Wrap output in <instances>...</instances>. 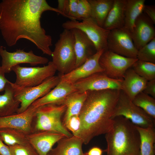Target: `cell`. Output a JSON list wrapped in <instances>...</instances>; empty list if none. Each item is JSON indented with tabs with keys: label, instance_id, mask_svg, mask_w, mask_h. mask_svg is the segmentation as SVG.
<instances>
[{
	"label": "cell",
	"instance_id": "1",
	"mask_svg": "<svg viewBox=\"0 0 155 155\" xmlns=\"http://www.w3.org/2000/svg\"><path fill=\"white\" fill-rule=\"evenodd\" d=\"M47 11H55L66 17L57 8L45 0H2L0 2V31L7 45H15L24 38L33 43L44 54L51 56V36L42 27L40 18Z\"/></svg>",
	"mask_w": 155,
	"mask_h": 155
},
{
	"label": "cell",
	"instance_id": "2",
	"mask_svg": "<svg viewBox=\"0 0 155 155\" xmlns=\"http://www.w3.org/2000/svg\"><path fill=\"white\" fill-rule=\"evenodd\" d=\"M121 90L87 91L86 98L79 117L80 126L74 136L87 144L95 137L105 134L113 123L112 115Z\"/></svg>",
	"mask_w": 155,
	"mask_h": 155
},
{
	"label": "cell",
	"instance_id": "3",
	"mask_svg": "<svg viewBox=\"0 0 155 155\" xmlns=\"http://www.w3.org/2000/svg\"><path fill=\"white\" fill-rule=\"evenodd\" d=\"M113 119L110 130L105 134L107 155H140V137L136 126L122 117Z\"/></svg>",
	"mask_w": 155,
	"mask_h": 155
},
{
	"label": "cell",
	"instance_id": "4",
	"mask_svg": "<svg viewBox=\"0 0 155 155\" xmlns=\"http://www.w3.org/2000/svg\"><path fill=\"white\" fill-rule=\"evenodd\" d=\"M74 38L71 30L64 29L55 44L51 55L52 62L61 75L75 68L76 58L74 48Z\"/></svg>",
	"mask_w": 155,
	"mask_h": 155
},
{
	"label": "cell",
	"instance_id": "5",
	"mask_svg": "<svg viewBox=\"0 0 155 155\" xmlns=\"http://www.w3.org/2000/svg\"><path fill=\"white\" fill-rule=\"evenodd\" d=\"M66 109L64 104H48L37 108L34 132L51 131L62 133L66 137L72 136L61 120Z\"/></svg>",
	"mask_w": 155,
	"mask_h": 155
},
{
	"label": "cell",
	"instance_id": "6",
	"mask_svg": "<svg viewBox=\"0 0 155 155\" xmlns=\"http://www.w3.org/2000/svg\"><path fill=\"white\" fill-rule=\"evenodd\" d=\"M122 116L136 126L143 128L154 127L155 119L135 105L122 90L115 106L111 118Z\"/></svg>",
	"mask_w": 155,
	"mask_h": 155
},
{
	"label": "cell",
	"instance_id": "7",
	"mask_svg": "<svg viewBox=\"0 0 155 155\" xmlns=\"http://www.w3.org/2000/svg\"><path fill=\"white\" fill-rule=\"evenodd\" d=\"M60 81L59 76H53L36 86L23 87L9 82L14 92L15 98L20 103L17 113L26 111L35 101L48 93Z\"/></svg>",
	"mask_w": 155,
	"mask_h": 155
},
{
	"label": "cell",
	"instance_id": "8",
	"mask_svg": "<svg viewBox=\"0 0 155 155\" xmlns=\"http://www.w3.org/2000/svg\"><path fill=\"white\" fill-rule=\"evenodd\" d=\"M12 71L16 75L14 83L21 87H29L39 85L55 75L57 69L52 61L42 67H24L19 65L13 67Z\"/></svg>",
	"mask_w": 155,
	"mask_h": 155
},
{
	"label": "cell",
	"instance_id": "9",
	"mask_svg": "<svg viewBox=\"0 0 155 155\" xmlns=\"http://www.w3.org/2000/svg\"><path fill=\"white\" fill-rule=\"evenodd\" d=\"M64 29L76 28L83 32L94 44L97 51L107 50V39L110 31L99 26L91 18L82 22L68 20L62 24Z\"/></svg>",
	"mask_w": 155,
	"mask_h": 155
},
{
	"label": "cell",
	"instance_id": "10",
	"mask_svg": "<svg viewBox=\"0 0 155 155\" xmlns=\"http://www.w3.org/2000/svg\"><path fill=\"white\" fill-rule=\"evenodd\" d=\"M137 60L122 56L107 49L101 55L99 62L103 72L107 76L123 79L126 71Z\"/></svg>",
	"mask_w": 155,
	"mask_h": 155
},
{
	"label": "cell",
	"instance_id": "11",
	"mask_svg": "<svg viewBox=\"0 0 155 155\" xmlns=\"http://www.w3.org/2000/svg\"><path fill=\"white\" fill-rule=\"evenodd\" d=\"M107 49L125 57L137 59L138 50L131 33L123 27L110 31L107 39Z\"/></svg>",
	"mask_w": 155,
	"mask_h": 155
},
{
	"label": "cell",
	"instance_id": "12",
	"mask_svg": "<svg viewBox=\"0 0 155 155\" xmlns=\"http://www.w3.org/2000/svg\"><path fill=\"white\" fill-rule=\"evenodd\" d=\"M0 56L1 57V67L5 73H9L13 67L22 63H28L32 66L48 63V58L35 55L32 50L26 52L17 49L16 51H7L0 45Z\"/></svg>",
	"mask_w": 155,
	"mask_h": 155
},
{
	"label": "cell",
	"instance_id": "13",
	"mask_svg": "<svg viewBox=\"0 0 155 155\" xmlns=\"http://www.w3.org/2000/svg\"><path fill=\"white\" fill-rule=\"evenodd\" d=\"M123 79L109 77L103 72L93 74L73 83L77 91L85 92L107 89L121 90Z\"/></svg>",
	"mask_w": 155,
	"mask_h": 155
},
{
	"label": "cell",
	"instance_id": "14",
	"mask_svg": "<svg viewBox=\"0 0 155 155\" xmlns=\"http://www.w3.org/2000/svg\"><path fill=\"white\" fill-rule=\"evenodd\" d=\"M37 108L31 105L22 113L0 117V129L13 128L20 131L26 134L33 132L32 123Z\"/></svg>",
	"mask_w": 155,
	"mask_h": 155
},
{
	"label": "cell",
	"instance_id": "15",
	"mask_svg": "<svg viewBox=\"0 0 155 155\" xmlns=\"http://www.w3.org/2000/svg\"><path fill=\"white\" fill-rule=\"evenodd\" d=\"M104 51L102 49L97 51L80 66L67 73L60 75V80L73 84L78 80L94 73L103 72L99 61L100 56Z\"/></svg>",
	"mask_w": 155,
	"mask_h": 155
},
{
	"label": "cell",
	"instance_id": "16",
	"mask_svg": "<svg viewBox=\"0 0 155 155\" xmlns=\"http://www.w3.org/2000/svg\"><path fill=\"white\" fill-rule=\"evenodd\" d=\"M154 24L143 12L136 19L131 34L134 45L137 50L155 38Z\"/></svg>",
	"mask_w": 155,
	"mask_h": 155
},
{
	"label": "cell",
	"instance_id": "17",
	"mask_svg": "<svg viewBox=\"0 0 155 155\" xmlns=\"http://www.w3.org/2000/svg\"><path fill=\"white\" fill-rule=\"evenodd\" d=\"M26 136L28 143L39 155H47L56 143L66 137L62 133L51 131L34 132Z\"/></svg>",
	"mask_w": 155,
	"mask_h": 155
},
{
	"label": "cell",
	"instance_id": "18",
	"mask_svg": "<svg viewBox=\"0 0 155 155\" xmlns=\"http://www.w3.org/2000/svg\"><path fill=\"white\" fill-rule=\"evenodd\" d=\"M76 91L73 84L60 80L48 93L35 101L31 105L37 108L48 104H61L68 95Z\"/></svg>",
	"mask_w": 155,
	"mask_h": 155
},
{
	"label": "cell",
	"instance_id": "19",
	"mask_svg": "<svg viewBox=\"0 0 155 155\" xmlns=\"http://www.w3.org/2000/svg\"><path fill=\"white\" fill-rule=\"evenodd\" d=\"M71 30L74 38V48L76 58V68L83 64L97 51L93 43L83 32L76 28Z\"/></svg>",
	"mask_w": 155,
	"mask_h": 155
},
{
	"label": "cell",
	"instance_id": "20",
	"mask_svg": "<svg viewBox=\"0 0 155 155\" xmlns=\"http://www.w3.org/2000/svg\"><path fill=\"white\" fill-rule=\"evenodd\" d=\"M148 81L136 73L131 67L125 74L121 90L132 101L137 94L143 91Z\"/></svg>",
	"mask_w": 155,
	"mask_h": 155
},
{
	"label": "cell",
	"instance_id": "21",
	"mask_svg": "<svg viewBox=\"0 0 155 155\" xmlns=\"http://www.w3.org/2000/svg\"><path fill=\"white\" fill-rule=\"evenodd\" d=\"M83 142L80 138L74 135L61 139L56 147L52 148L49 155H84L82 146Z\"/></svg>",
	"mask_w": 155,
	"mask_h": 155
},
{
	"label": "cell",
	"instance_id": "22",
	"mask_svg": "<svg viewBox=\"0 0 155 155\" xmlns=\"http://www.w3.org/2000/svg\"><path fill=\"white\" fill-rule=\"evenodd\" d=\"M127 0H114L103 28L111 30L123 27Z\"/></svg>",
	"mask_w": 155,
	"mask_h": 155
},
{
	"label": "cell",
	"instance_id": "23",
	"mask_svg": "<svg viewBox=\"0 0 155 155\" xmlns=\"http://www.w3.org/2000/svg\"><path fill=\"white\" fill-rule=\"evenodd\" d=\"M87 94V91H76L68 95L65 98L62 103L66 107L63 123L64 126L71 117L79 115Z\"/></svg>",
	"mask_w": 155,
	"mask_h": 155
},
{
	"label": "cell",
	"instance_id": "24",
	"mask_svg": "<svg viewBox=\"0 0 155 155\" xmlns=\"http://www.w3.org/2000/svg\"><path fill=\"white\" fill-rule=\"evenodd\" d=\"M9 81L3 94H0V117L17 113L20 103L14 97L13 89Z\"/></svg>",
	"mask_w": 155,
	"mask_h": 155
},
{
	"label": "cell",
	"instance_id": "25",
	"mask_svg": "<svg viewBox=\"0 0 155 155\" xmlns=\"http://www.w3.org/2000/svg\"><path fill=\"white\" fill-rule=\"evenodd\" d=\"M91 6V17L100 27L104 24L114 0H88Z\"/></svg>",
	"mask_w": 155,
	"mask_h": 155
},
{
	"label": "cell",
	"instance_id": "26",
	"mask_svg": "<svg viewBox=\"0 0 155 155\" xmlns=\"http://www.w3.org/2000/svg\"><path fill=\"white\" fill-rule=\"evenodd\" d=\"M145 2V0H127L123 28L131 33L136 19L143 12Z\"/></svg>",
	"mask_w": 155,
	"mask_h": 155
},
{
	"label": "cell",
	"instance_id": "27",
	"mask_svg": "<svg viewBox=\"0 0 155 155\" xmlns=\"http://www.w3.org/2000/svg\"><path fill=\"white\" fill-rule=\"evenodd\" d=\"M136 127L140 137V155H155L154 127L143 128Z\"/></svg>",
	"mask_w": 155,
	"mask_h": 155
},
{
	"label": "cell",
	"instance_id": "28",
	"mask_svg": "<svg viewBox=\"0 0 155 155\" xmlns=\"http://www.w3.org/2000/svg\"><path fill=\"white\" fill-rule=\"evenodd\" d=\"M27 134L18 130L10 128L0 129V137L9 146L25 145L28 143Z\"/></svg>",
	"mask_w": 155,
	"mask_h": 155
},
{
	"label": "cell",
	"instance_id": "29",
	"mask_svg": "<svg viewBox=\"0 0 155 155\" xmlns=\"http://www.w3.org/2000/svg\"><path fill=\"white\" fill-rule=\"evenodd\" d=\"M132 101L135 105L155 119V98L142 92L137 94Z\"/></svg>",
	"mask_w": 155,
	"mask_h": 155
},
{
	"label": "cell",
	"instance_id": "30",
	"mask_svg": "<svg viewBox=\"0 0 155 155\" xmlns=\"http://www.w3.org/2000/svg\"><path fill=\"white\" fill-rule=\"evenodd\" d=\"M135 72L148 81L155 79V64L137 60L131 67Z\"/></svg>",
	"mask_w": 155,
	"mask_h": 155
},
{
	"label": "cell",
	"instance_id": "31",
	"mask_svg": "<svg viewBox=\"0 0 155 155\" xmlns=\"http://www.w3.org/2000/svg\"><path fill=\"white\" fill-rule=\"evenodd\" d=\"M138 60L155 64V38L138 50Z\"/></svg>",
	"mask_w": 155,
	"mask_h": 155
},
{
	"label": "cell",
	"instance_id": "32",
	"mask_svg": "<svg viewBox=\"0 0 155 155\" xmlns=\"http://www.w3.org/2000/svg\"><path fill=\"white\" fill-rule=\"evenodd\" d=\"M57 8L71 20H76L78 0H58Z\"/></svg>",
	"mask_w": 155,
	"mask_h": 155
},
{
	"label": "cell",
	"instance_id": "33",
	"mask_svg": "<svg viewBox=\"0 0 155 155\" xmlns=\"http://www.w3.org/2000/svg\"><path fill=\"white\" fill-rule=\"evenodd\" d=\"M9 147L12 155H39L29 143Z\"/></svg>",
	"mask_w": 155,
	"mask_h": 155
},
{
	"label": "cell",
	"instance_id": "34",
	"mask_svg": "<svg viewBox=\"0 0 155 155\" xmlns=\"http://www.w3.org/2000/svg\"><path fill=\"white\" fill-rule=\"evenodd\" d=\"M91 6L88 0H78L76 19L82 20L90 18Z\"/></svg>",
	"mask_w": 155,
	"mask_h": 155
},
{
	"label": "cell",
	"instance_id": "35",
	"mask_svg": "<svg viewBox=\"0 0 155 155\" xmlns=\"http://www.w3.org/2000/svg\"><path fill=\"white\" fill-rule=\"evenodd\" d=\"M80 126V121L79 115L71 117L64 125L67 129L71 131L73 135H75L78 133Z\"/></svg>",
	"mask_w": 155,
	"mask_h": 155
},
{
	"label": "cell",
	"instance_id": "36",
	"mask_svg": "<svg viewBox=\"0 0 155 155\" xmlns=\"http://www.w3.org/2000/svg\"><path fill=\"white\" fill-rule=\"evenodd\" d=\"M143 92L155 98V79L148 81Z\"/></svg>",
	"mask_w": 155,
	"mask_h": 155
},
{
	"label": "cell",
	"instance_id": "37",
	"mask_svg": "<svg viewBox=\"0 0 155 155\" xmlns=\"http://www.w3.org/2000/svg\"><path fill=\"white\" fill-rule=\"evenodd\" d=\"M143 11L155 24V7L152 5H145Z\"/></svg>",
	"mask_w": 155,
	"mask_h": 155
},
{
	"label": "cell",
	"instance_id": "38",
	"mask_svg": "<svg viewBox=\"0 0 155 155\" xmlns=\"http://www.w3.org/2000/svg\"><path fill=\"white\" fill-rule=\"evenodd\" d=\"M5 72L0 66V92L4 91L7 84L9 81L5 78Z\"/></svg>",
	"mask_w": 155,
	"mask_h": 155
},
{
	"label": "cell",
	"instance_id": "39",
	"mask_svg": "<svg viewBox=\"0 0 155 155\" xmlns=\"http://www.w3.org/2000/svg\"><path fill=\"white\" fill-rule=\"evenodd\" d=\"M0 155H12L9 147L3 142L0 137Z\"/></svg>",
	"mask_w": 155,
	"mask_h": 155
},
{
	"label": "cell",
	"instance_id": "40",
	"mask_svg": "<svg viewBox=\"0 0 155 155\" xmlns=\"http://www.w3.org/2000/svg\"><path fill=\"white\" fill-rule=\"evenodd\" d=\"M103 151L100 148L97 147H94L86 153V155H102Z\"/></svg>",
	"mask_w": 155,
	"mask_h": 155
},
{
	"label": "cell",
	"instance_id": "41",
	"mask_svg": "<svg viewBox=\"0 0 155 155\" xmlns=\"http://www.w3.org/2000/svg\"><path fill=\"white\" fill-rule=\"evenodd\" d=\"M47 155H49L48 154Z\"/></svg>",
	"mask_w": 155,
	"mask_h": 155
}]
</instances>
